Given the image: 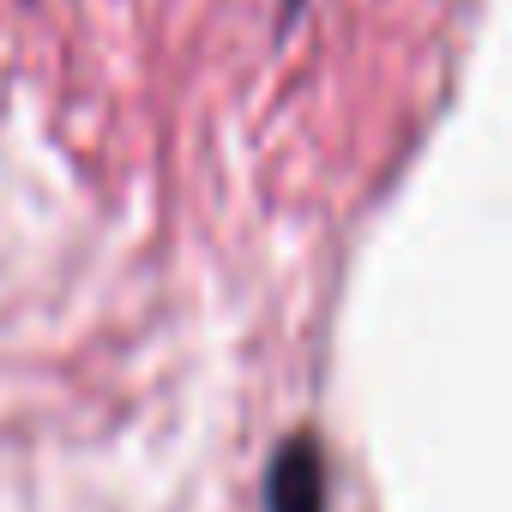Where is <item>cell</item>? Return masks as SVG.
Returning a JSON list of instances; mask_svg holds the SVG:
<instances>
[{
	"label": "cell",
	"mask_w": 512,
	"mask_h": 512,
	"mask_svg": "<svg viewBox=\"0 0 512 512\" xmlns=\"http://www.w3.org/2000/svg\"><path fill=\"white\" fill-rule=\"evenodd\" d=\"M266 512H326V464L314 434H296L266 476Z\"/></svg>",
	"instance_id": "1"
}]
</instances>
